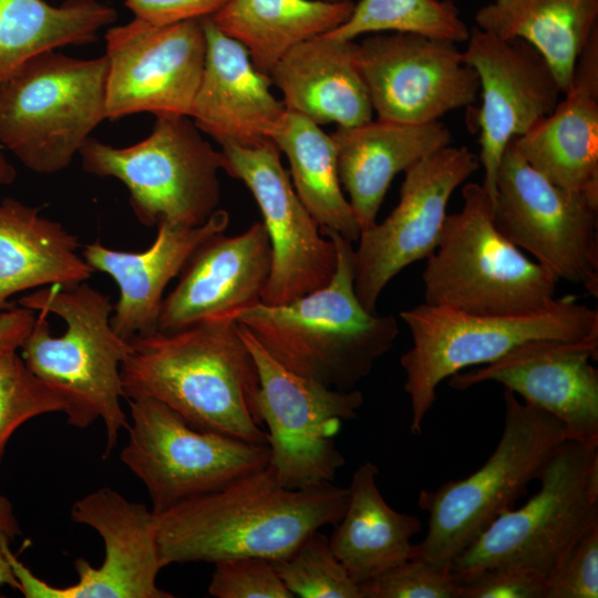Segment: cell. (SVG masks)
<instances>
[{
  "mask_svg": "<svg viewBox=\"0 0 598 598\" xmlns=\"http://www.w3.org/2000/svg\"><path fill=\"white\" fill-rule=\"evenodd\" d=\"M349 497L333 482L287 488L267 465L155 514L161 565L285 558L311 533L336 526Z\"/></svg>",
  "mask_w": 598,
  "mask_h": 598,
  "instance_id": "6da1fadb",
  "label": "cell"
},
{
  "mask_svg": "<svg viewBox=\"0 0 598 598\" xmlns=\"http://www.w3.org/2000/svg\"><path fill=\"white\" fill-rule=\"evenodd\" d=\"M121 364L123 396L156 399L192 426L267 444L256 362L231 319L128 340Z\"/></svg>",
  "mask_w": 598,
  "mask_h": 598,
  "instance_id": "7a4b0ae2",
  "label": "cell"
},
{
  "mask_svg": "<svg viewBox=\"0 0 598 598\" xmlns=\"http://www.w3.org/2000/svg\"><path fill=\"white\" fill-rule=\"evenodd\" d=\"M19 305L40 311L20 347L24 363L62 395L69 425L103 422L104 453L111 454L128 427L121 405V364L132 346L111 326L110 297L83 281L43 287L21 297Z\"/></svg>",
  "mask_w": 598,
  "mask_h": 598,
  "instance_id": "3957f363",
  "label": "cell"
},
{
  "mask_svg": "<svg viewBox=\"0 0 598 598\" xmlns=\"http://www.w3.org/2000/svg\"><path fill=\"white\" fill-rule=\"evenodd\" d=\"M337 248L331 280L286 305L259 302L235 315L286 369L338 390H353L393 347L399 324L392 315L368 311L354 290L355 250L332 230Z\"/></svg>",
  "mask_w": 598,
  "mask_h": 598,
  "instance_id": "277c9868",
  "label": "cell"
},
{
  "mask_svg": "<svg viewBox=\"0 0 598 598\" xmlns=\"http://www.w3.org/2000/svg\"><path fill=\"white\" fill-rule=\"evenodd\" d=\"M412 347L400 358L411 402L412 434L419 435L436 400L439 384L477 364H487L534 339L598 337V310L564 296L546 308L508 315H476L421 303L400 312Z\"/></svg>",
  "mask_w": 598,
  "mask_h": 598,
  "instance_id": "5b68a950",
  "label": "cell"
},
{
  "mask_svg": "<svg viewBox=\"0 0 598 598\" xmlns=\"http://www.w3.org/2000/svg\"><path fill=\"white\" fill-rule=\"evenodd\" d=\"M503 396L502 436L484 465L467 477L420 492L419 507L429 513L427 533L413 545L411 558L448 567L497 517L513 508L568 439L564 424L550 413L520 402L508 389L504 388Z\"/></svg>",
  "mask_w": 598,
  "mask_h": 598,
  "instance_id": "8992f818",
  "label": "cell"
},
{
  "mask_svg": "<svg viewBox=\"0 0 598 598\" xmlns=\"http://www.w3.org/2000/svg\"><path fill=\"white\" fill-rule=\"evenodd\" d=\"M462 195V209L446 216L440 244L426 258L424 302L476 315L549 306L556 298V276L497 229L493 200L483 185L467 183Z\"/></svg>",
  "mask_w": 598,
  "mask_h": 598,
  "instance_id": "52a82bcc",
  "label": "cell"
},
{
  "mask_svg": "<svg viewBox=\"0 0 598 598\" xmlns=\"http://www.w3.org/2000/svg\"><path fill=\"white\" fill-rule=\"evenodd\" d=\"M539 491L497 517L457 554V582L488 568L515 566L544 578L598 526V442L567 439L537 478Z\"/></svg>",
  "mask_w": 598,
  "mask_h": 598,
  "instance_id": "ba28073f",
  "label": "cell"
},
{
  "mask_svg": "<svg viewBox=\"0 0 598 598\" xmlns=\"http://www.w3.org/2000/svg\"><path fill=\"white\" fill-rule=\"evenodd\" d=\"M105 55H35L0 83V143L29 169H65L106 115Z\"/></svg>",
  "mask_w": 598,
  "mask_h": 598,
  "instance_id": "9c48e42d",
  "label": "cell"
},
{
  "mask_svg": "<svg viewBox=\"0 0 598 598\" xmlns=\"http://www.w3.org/2000/svg\"><path fill=\"white\" fill-rule=\"evenodd\" d=\"M79 155L86 173L125 185L131 208L144 226L193 228L218 209L223 156L189 116L158 115L152 133L126 147L90 137Z\"/></svg>",
  "mask_w": 598,
  "mask_h": 598,
  "instance_id": "30bf717a",
  "label": "cell"
},
{
  "mask_svg": "<svg viewBox=\"0 0 598 598\" xmlns=\"http://www.w3.org/2000/svg\"><path fill=\"white\" fill-rule=\"evenodd\" d=\"M127 401L131 422L121 460L144 484L154 514L269 464L268 444L198 430L153 398Z\"/></svg>",
  "mask_w": 598,
  "mask_h": 598,
  "instance_id": "8fae6325",
  "label": "cell"
},
{
  "mask_svg": "<svg viewBox=\"0 0 598 598\" xmlns=\"http://www.w3.org/2000/svg\"><path fill=\"white\" fill-rule=\"evenodd\" d=\"M257 365L258 410L267 426L269 466L290 489L332 483L346 460L336 444L342 421L358 416L359 390H338L303 378L277 362L237 323Z\"/></svg>",
  "mask_w": 598,
  "mask_h": 598,
  "instance_id": "7c38bea8",
  "label": "cell"
},
{
  "mask_svg": "<svg viewBox=\"0 0 598 598\" xmlns=\"http://www.w3.org/2000/svg\"><path fill=\"white\" fill-rule=\"evenodd\" d=\"M493 217L512 244L558 280L598 297V199L553 184L520 156L513 141L497 171Z\"/></svg>",
  "mask_w": 598,
  "mask_h": 598,
  "instance_id": "4fadbf2b",
  "label": "cell"
},
{
  "mask_svg": "<svg viewBox=\"0 0 598 598\" xmlns=\"http://www.w3.org/2000/svg\"><path fill=\"white\" fill-rule=\"evenodd\" d=\"M480 165L466 146L447 145L404 172L399 204L382 223L361 230L354 249V290L368 311L377 312L380 295L402 269L434 252L452 194Z\"/></svg>",
  "mask_w": 598,
  "mask_h": 598,
  "instance_id": "5bb4252c",
  "label": "cell"
},
{
  "mask_svg": "<svg viewBox=\"0 0 598 598\" xmlns=\"http://www.w3.org/2000/svg\"><path fill=\"white\" fill-rule=\"evenodd\" d=\"M105 43L107 118L190 115L206 53L200 19L162 25L135 18L109 29Z\"/></svg>",
  "mask_w": 598,
  "mask_h": 598,
  "instance_id": "9a60e30c",
  "label": "cell"
},
{
  "mask_svg": "<svg viewBox=\"0 0 598 598\" xmlns=\"http://www.w3.org/2000/svg\"><path fill=\"white\" fill-rule=\"evenodd\" d=\"M223 171L251 192L271 247L261 302L286 305L324 287L337 267V248L298 197L274 141L258 147L221 146Z\"/></svg>",
  "mask_w": 598,
  "mask_h": 598,
  "instance_id": "2e32d148",
  "label": "cell"
},
{
  "mask_svg": "<svg viewBox=\"0 0 598 598\" xmlns=\"http://www.w3.org/2000/svg\"><path fill=\"white\" fill-rule=\"evenodd\" d=\"M75 523L92 527L103 539L104 559L92 567L74 563L79 580L55 587L37 577L10 550L8 559L27 598H173L157 585L163 568L156 536V515L117 491L101 487L78 499L71 509Z\"/></svg>",
  "mask_w": 598,
  "mask_h": 598,
  "instance_id": "e0dca14e",
  "label": "cell"
},
{
  "mask_svg": "<svg viewBox=\"0 0 598 598\" xmlns=\"http://www.w3.org/2000/svg\"><path fill=\"white\" fill-rule=\"evenodd\" d=\"M373 112L382 121L424 124L472 105L480 80L456 43L410 32L375 34L358 44Z\"/></svg>",
  "mask_w": 598,
  "mask_h": 598,
  "instance_id": "ac0fdd59",
  "label": "cell"
},
{
  "mask_svg": "<svg viewBox=\"0 0 598 598\" xmlns=\"http://www.w3.org/2000/svg\"><path fill=\"white\" fill-rule=\"evenodd\" d=\"M466 42L463 58L477 73L482 95L477 115L482 185L493 200L507 145L548 115L563 91L547 61L524 40H503L475 27Z\"/></svg>",
  "mask_w": 598,
  "mask_h": 598,
  "instance_id": "d6986e66",
  "label": "cell"
},
{
  "mask_svg": "<svg viewBox=\"0 0 598 598\" xmlns=\"http://www.w3.org/2000/svg\"><path fill=\"white\" fill-rule=\"evenodd\" d=\"M598 337L584 340L534 339L482 368L457 372L448 385L466 390L495 381L546 411L565 426L569 440L598 442Z\"/></svg>",
  "mask_w": 598,
  "mask_h": 598,
  "instance_id": "ffe728a7",
  "label": "cell"
},
{
  "mask_svg": "<svg viewBox=\"0 0 598 598\" xmlns=\"http://www.w3.org/2000/svg\"><path fill=\"white\" fill-rule=\"evenodd\" d=\"M270 268L271 247L261 221L238 235H213L193 252L164 298L158 331L234 320L239 311L261 302Z\"/></svg>",
  "mask_w": 598,
  "mask_h": 598,
  "instance_id": "44dd1931",
  "label": "cell"
},
{
  "mask_svg": "<svg viewBox=\"0 0 598 598\" xmlns=\"http://www.w3.org/2000/svg\"><path fill=\"white\" fill-rule=\"evenodd\" d=\"M205 63L189 117L220 146L258 147L272 141L286 109L270 92L248 51L224 34L209 17L200 19Z\"/></svg>",
  "mask_w": 598,
  "mask_h": 598,
  "instance_id": "7402d4cb",
  "label": "cell"
},
{
  "mask_svg": "<svg viewBox=\"0 0 598 598\" xmlns=\"http://www.w3.org/2000/svg\"><path fill=\"white\" fill-rule=\"evenodd\" d=\"M228 224L229 215L224 209L193 228L161 223L153 244L137 252L107 248L100 241L86 244L82 250L86 264L112 277L118 287L111 317L114 331L125 340L156 332L167 285L198 246L225 233Z\"/></svg>",
  "mask_w": 598,
  "mask_h": 598,
  "instance_id": "603a6c76",
  "label": "cell"
},
{
  "mask_svg": "<svg viewBox=\"0 0 598 598\" xmlns=\"http://www.w3.org/2000/svg\"><path fill=\"white\" fill-rule=\"evenodd\" d=\"M565 99L513 140L520 156L553 184L598 199V30L576 64Z\"/></svg>",
  "mask_w": 598,
  "mask_h": 598,
  "instance_id": "cb8c5ba5",
  "label": "cell"
},
{
  "mask_svg": "<svg viewBox=\"0 0 598 598\" xmlns=\"http://www.w3.org/2000/svg\"><path fill=\"white\" fill-rule=\"evenodd\" d=\"M331 137L337 148L339 179L361 230L377 223L396 174L452 142L450 130L440 120L404 124L378 118L355 126H338Z\"/></svg>",
  "mask_w": 598,
  "mask_h": 598,
  "instance_id": "d4e9b609",
  "label": "cell"
},
{
  "mask_svg": "<svg viewBox=\"0 0 598 598\" xmlns=\"http://www.w3.org/2000/svg\"><path fill=\"white\" fill-rule=\"evenodd\" d=\"M283 94L286 111L316 124L355 126L373 109L358 63V43L323 34L291 48L269 72Z\"/></svg>",
  "mask_w": 598,
  "mask_h": 598,
  "instance_id": "484cf974",
  "label": "cell"
},
{
  "mask_svg": "<svg viewBox=\"0 0 598 598\" xmlns=\"http://www.w3.org/2000/svg\"><path fill=\"white\" fill-rule=\"evenodd\" d=\"M79 238L41 208L0 200V313L18 292L86 281L94 270L79 254Z\"/></svg>",
  "mask_w": 598,
  "mask_h": 598,
  "instance_id": "4316f807",
  "label": "cell"
},
{
  "mask_svg": "<svg viewBox=\"0 0 598 598\" xmlns=\"http://www.w3.org/2000/svg\"><path fill=\"white\" fill-rule=\"evenodd\" d=\"M378 474L372 462L354 471L347 509L329 538L331 550L357 584L411 558V538L422 528L419 517L396 512L385 502Z\"/></svg>",
  "mask_w": 598,
  "mask_h": 598,
  "instance_id": "83f0119b",
  "label": "cell"
},
{
  "mask_svg": "<svg viewBox=\"0 0 598 598\" xmlns=\"http://www.w3.org/2000/svg\"><path fill=\"white\" fill-rule=\"evenodd\" d=\"M597 19L598 0H493L475 13L476 28L535 48L550 65L563 93L598 30Z\"/></svg>",
  "mask_w": 598,
  "mask_h": 598,
  "instance_id": "f1b7e54d",
  "label": "cell"
},
{
  "mask_svg": "<svg viewBox=\"0 0 598 598\" xmlns=\"http://www.w3.org/2000/svg\"><path fill=\"white\" fill-rule=\"evenodd\" d=\"M353 7V1L229 0L209 18L245 47L259 72L269 75L291 48L341 25Z\"/></svg>",
  "mask_w": 598,
  "mask_h": 598,
  "instance_id": "f546056e",
  "label": "cell"
},
{
  "mask_svg": "<svg viewBox=\"0 0 598 598\" xmlns=\"http://www.w3.org/2000/svg\"><path fill=\"white\" fill-rule=\"evenodd\" d=\"M115 19V9L97 0H0V83L35 55L95 41Z\"/></svg>",
  "mask_w": 598,
  "mask_h": 598,
  "instance_id": "4dcf8cb0",
  "label": "cell"
},
{
  "mask_svg": "<svg viewBox=\"0 0 598 598\" xmlns=\"http://www.w3.org/2000/svg\"><path fill=\"white\" fill-rule=\"evenodd\" d=\"M272 141L287 156L293 188L320 231L358 241L361 228L341 188L331 135L308 117L286 111Z\"/></svg>",
  "mask_w": 598,
  "mask_h": 598,
  "instance_id": "1f68e13d",
  "label": "cell"
},
{
  "mask_svg": "<svg viewBox=\"0 0 598 598\" xmlns=\"http://www.w3.org/2000/svg\"><path fill=\"white\" fill-rule=\"evenodd\" d=\"M410 32L466 42L470 29L451 0H360L349 19L323 35L353 41L368 32Z\"/></svg>",
  "mask_w": 598,
  "mask_h": 598,
  "instance_id": "d6a6232c",
  "label": "cell"
},
{
  "mask_svg": "<svg viewBox=\"0 0 598 598\" xmlns=\"http://www.w3.org/2000/svg\"><path fill=\"white\" fill-rule=\"evenodd\" d=\"M286 588L300 598H360L359 585L316 530L287 557L271 561Z\"/></svg>",
  "mask_w": 598,
  "mask_h": 598,
  "instance_id": "836d02e7",
  "label": "cell"
},
{
  "mask_svg": "<svg viewBox=\"0 0 598 598\" xmlns=\"http://www.w3.org/2000/svg\"><path fill=\"white\" fill-rule=\"evenodd\" d=\"M18 342L0 343V463L7 443L27 421L63 412L62 395L35 377L17 353Z\"/></svg>",
  "mask_w": 598,
  "mask_h": 598,
  "instance_id": "e575fe53",
  "label": "cell"
},
{
  "mask_svg": "<svg viewBox=\"0 0 598 598\" xmlns=\"http://www.w3.org/2000/svg\"><path fill=\"white\" fill-rule=\"evenodd\" d=\"M359 585L360 598H458L450 567L405 559Z\"/></svg>",
  "mask_w": 598,
  "mask_h": 598,
  "instance_id": "d590c367",
  "label": "cell"
},
{
  "mask_svg": "<svg viewBox=\"0 0 598 598\" xmlns=\"http://www.w3.org/2000/svg\"><path fill=\"white\" fill-rule=\"evenodd\" d=\"M208 592L217 598H293L272 563L262 557H237L214 564Z\"/></svg>",
  "mask_w": 598,
  "mask_h": 598,
  "instance_id": "8d00e7d4",
  "label": "cell"
},
{
  "mask_svg": "<svg viewBox=\"0 0 598 598\" xmlns=\"http://www.w3.org/2000/svg\"><path fill=\"white\" fill-rule=\"evenodd\" d=\"M598 597V526L545 577L544 598Z\"/></svg>",
  "mask_w": 598,
  "mask_h": 598,
  "instance_id": "74e56055",
  "label": "cell"
},
{
  "mask_svg": "<svg viewBox=\"0 0 598 598\" xmlns=\"http://www.w3.org/2000/svg\"><path fill=\"white\" fill-rule=\"evenodd\" d=\"M458 598H544L545 578L535 571L501 566L458 582Z\"/></svg>",
  "mask_w": 598,
  "mask_h": 598,
  "instance_id": "f35d334b",
  "label": "cell"
},
{
  "mask_svg": "<svg viewBox=\"0 0 598 598\" xmlns=\"http://www.w3.org/2000/svg\"><path fill=\"white\" fill-rule=\"evenodd\" d=\"M229 0H125L135 18L154 24H171L212 17Z\"/></svg>",
  "mask_w": 598,
  "mask_h": 598,
  "instance_id": "ab89813d",
  "label": "cell"
},
{
  "mask_svg": "<svg viewBox=\"0 0 598 598\" xmlns=\"http://www.w3.org/2000/svg\"><path fill=\"white\" fill-rule=\"evenodd\" d=\"M20 534L21 529L11 502L6 496L0 495V587L8 586L19 590L8 553L11 550L10 544Z\"/></svg>",
  "mask_w": 598,
  "mask_h": 598,
  "instance_id": "60d3db41",
  "label": "cell"
},
{
  "mask_svg": "<svg viewBox=\"0 0 598 598\" xmlns=\"http://www.w3.org/2000/svg\"><path fill=\"white\" fill-rule=\"evenodd\" d=\"M34 319V310L22 306L2 311L0 313V343L18 342L22 344Z\"/></svg>",
  "mask_w": 598,
  "mask_h": 598,
  "instance_id": "b9f144b4",
  "label": "cell"
},
{
  "mask_svg": "<svg viewBox=\"0 0 598 598\" xmlns=\"http://www.w3.org/2000/svg\"><path fill=\"white\" fill-rule=\"evenodd\" d=\"M17 177V171L0 151V185H11Z\"/></svg>",
  "mask_w": 598,
  "mask_h": 598,
  "instance_id": "7bdbcfd3",
  "label": "cell"
},
{
  "mask_svg": "<svg viewBox=\"0 0 598 598\" xmlns=\"http://www.w3.org/2000/svg\"><path fill=\"white\" fill-rule=\"evenodd\" d=\"M321 1H327V2H348V1H352V0H321Z\"/></svg>",
  "mask_w": 598,
  "mask_h": 598,
  "instance_id": "ee69618b",
  "label": "cell"
}]
</instances>
